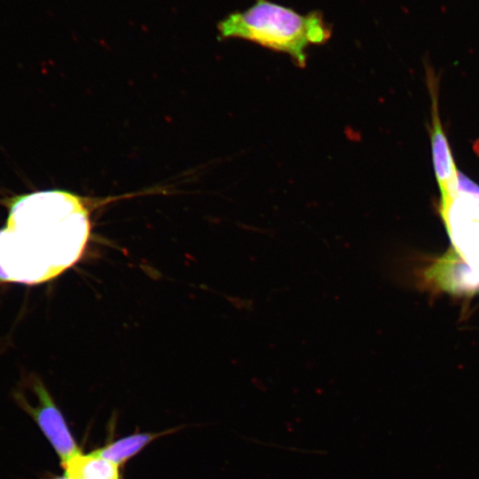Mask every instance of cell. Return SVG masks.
<instances>
[{
	"label": "cell",
	"instance_id": "3",
	"mask_svg": "<svg viewBox=\"0 0 479 479\" xmlns=\"http://www.w3.org/2000/svg\"><path fill=\"white\" fill-rule=\"evenodd\" d=\"M31 387L37 397V404L31 405L21 393H15L20 406L34 420L65 465L81 453L71 434L67 421L53 401L51 394L38 378L30 380Z\"/></svg>",
	"mask_w": 479,
	"mask_h": 479
},
{
	"label": "cell",
	"instance_id": "2",
	"mask_svg": "<svg viewBox=\"0 0 479 479\" xmlns=\"http://www.w3.org/2000/svg\"><path fill=\"white\" fill-rule=\"evenodd\" d=\"M221 38H240L289 54L303 67L305 50L321 44L332 30L319 12L302 15L268 0H256L248 9L231 13L218 23Z\"/></svg>",
	"mask_w": 479,
	"mask_h": 479
},
{
	"label": "cell",
	"instance_id": "6",
	"mask_svg": "<svg viewBox=\"0 0 479 479\" xmlns=\"http://www.w3.org/2000/svg\"><path fill=\"white\" fill-rule=\"evenodd\" d=\"M173 431L171 429L159 433H136L112 442L91 452V453L119 467L141 452L156 438Z\"/></svg>",
	"mask_w": 479,
	"mask_h": 479
},
{
	"label": "cell",
	"instance_id": "8",
	"mask_svg": "<svg viewBox=\"0 0 479 479\" xmlns=\"http://www.w3.org/2000/svg\"><path fill=\"white\" fill-rule=\"evenodd\" d=\"M45 479H68V478L66 475H53L51 477H48Z\"/></svg>",
	"mask_w": 479,
	"mask_h": 479
},
{
	"label": "cell",
	"instance_id": "7",
	"mask_svg": "<svg viewBox=\"0 0 479 479\" xmlns=\"http://www.w3.org/2000/svg\"><path fill=\"white\" fill-rule=\"evenodd\" d=\"M62 467L68 479H119L117 466L91 452L80 453Z\"/></svg>",
	"mask_w": 479,
	"mask_h": 479
},
{
	"label": "cell",
	"instance_id": "1",
	"mask_svg": "<svg viewBox=\"0 0 479 479\" xmlns=\"http://www.w3.org/2000/svg\"><path fill=\"white\" fill-rule=\"evenodd\" d=\"M118 198L91 199L64 190L7 197L0 228V282L36 285L73 266L90 234V213Z\"/></svg>",
	"mask_w": 479,
	"mask_h": 479
},
{
	"label": "cell",
	"instance_id": "4",
	"mask_svg": "<svg viewBox=\"0 0 479 479\" xmlns=\"http://www.w3.org/2000/svg\"><path fill=\"white\" fill-rule=\"evenodd\" d=\"M431 146L435 172L442 195V208L458 195V170L440 122L437 98L432 94Z\"/></svg>",
	"mask_w": 479,
	"mask_h": 479
},
{
	"label": "cell",
	"instance_id": "5",
	"mask_svg": "<svg viewBox=\"0 0 479 479\" xmlns=\"http://www.w3.org/2000/svg\"><path fill=\"white\" fill-rule=\"evenodd\" d=\"M427 276L451 293H473L479 290V279L452 249L428 269Z\"/></svg>",
	"mask_w": 479,
	"mask_h": 479
}]
</instances>
